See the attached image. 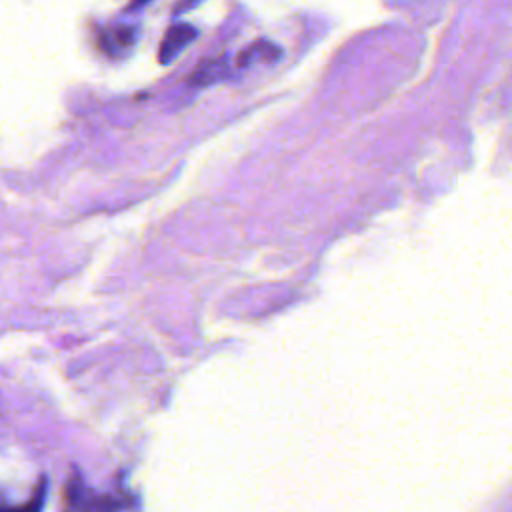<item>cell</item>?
<instances>
[{
    "mask_svg": "<svg viewBox=\"0 0 512 512\" xmlns=\"http://www.w3.org/2000/svg\"><path fill=\"white\" fill-rule=\"evenodd\" d=\"M196 30L188 24H176L172 28H168L164 40L160 42V50H158V60L160 64H170L172 58L190 42L194 40Z\"/></svg>",
    "mask_w": 512,
    "mask_h": 512,
    "instance_id": "cell-1",
    "label": "cell"
},
{
    "mask_svg": "<svg viewBox=\"0 0 512 512\" xmlns=\"http://www.w3.org/2000/svg\"><path fill=\"white\" fill-rule=\"evenodd\" d=\"M218 66H220V64H218L216 60L202 62L200 68L196 70V74L192 76V82H194V84H210V82H214V78H216V68H218Z\"/></svg>",
    "mask_w": 512,
    "mask_h": 512,
    "instance_id": "cell-2",
    "label": "cell"
},
{
    "mask_svg": "<svg viewBox=\"0 0 512 512\" xmlns=\"http://www.w3.org/2000/svg\"><path fill=\"white\" fill-rule=\"evenodd\" d=\"M132 38H134V32L130 28H118L116 30V40L120 42V46H130L132 44Z\"/></svg>",
    "mask_w": 512,
    "mask_h": 512,
    "instance_id": "cell-3",
    "label": "cell"
},
{
    "mask_svg": "<svg viewBox=\"0 0 512 512\" xmlns=\"http://www.w3.org/2000/svg\"><path fill=\"white\" fill-rule=\"evenodd\" d=\"M146 2H148V0H134V2H132V8H136V6H142V4H146Z\"/></svg>",
    "mask_w": 512,
    "mask_h": 512,
    "instance_id": "cell-4",
    "label": "cell"
}]
</instances>
